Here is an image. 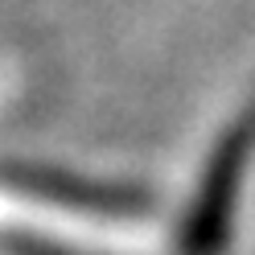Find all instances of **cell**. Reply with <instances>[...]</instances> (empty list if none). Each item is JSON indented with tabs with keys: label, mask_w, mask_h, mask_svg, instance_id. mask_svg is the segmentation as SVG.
I'll list each match as a JSON object with an SVG mask.
<instances>
[{
	"label": "cell",
	"mask_w": 255,
	"mask_h": 255,
	"mask_svg": "<svg viewBox=\"0 0 255 255\" xmlns=\"http://www.w3.org/2000/svg\"><path fill=\"white\" fill-rule=\"evenodd\" d=\"M251 152H255V103L218 140L210 165L202 173L198 198L181 227V255H218L222 243L231 239V214H235L239 185H243Z\"/></svg>",
	"instance_id": "cell-1"
},
{
	"label": "cell",
	"mask_w": 255,
	"mask_h": 255,
	"mask_svg": "<svg viewBox=\"0 0 255 255\" xmlns=\"http://www.w3.org/2000/svg\"><path fill=\"white\" fill-rule=\"evenodd\" d=\"M8 181L21 185L25 194L66 202V206H83V210L124 214V210H140V206H144L140 194H128V189H116V185L78 181V177H66V173H45V169H8Z\"/></svg>",
	"instance_id": "cell-2"
}]
</instances>
